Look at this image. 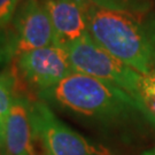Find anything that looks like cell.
<instances>
[{
  "label": "cell",
  "instance_id": "cell-11",
  "mask_svg": "<svg viewBox=\"0 0 155 155\" xmlns=\"http://www.w3.org/2000/svg\"><path fill=\"white\" fill-rule=\"evenodd\" d=\"M105 9L130 13H146L150 11L152 0H90Z\"/></svg>",
  "mask_w": 155,
  "mask_h": 155
},
{
  "label": "cell",
  "instance_id": "cell-9",
  "mask_svg": "<svg viewBox=\"0 0 155 155\" xmlns=\"http://www.w3.org/2000/svg\"><path fill=\"white\" fill-rule=\"evenodd\" d=\"M17 78L12 69H4L0 72V137L5 139L7 116L16 99Z\"/></svg>",
  "mask_w": 155,
  "mask_h": 155
},
{
  "label": "cell",
  "instance_id": "cell-4",
  "mask_svg": "<svg viewBox=\"0 0 155 155\" xmlns=\"http://www.w3.org/2000/svg\"><path fill=\"white\" fill-rule=\"evenodd\" d=\"M35 139H39L46 155H113L62 122L45 101L31 102Z\"/></svg>",
  "mask_w": 155,
  "mask_h": 155
},
{
  "label": "cell",
  "instance_id": "cell-8",
  "mask_svg": "<svg viewBox=\"0 0 155 155\" xmlns=\"http://www.w3.org/2000/svg\"><path fill=\"white\" fill-rule=\"evenodd\" d=\"M31 101L17 95L7 116L4 143L8 155H36L33 150Z\"/></svg>",
  "mask_w": 155,
  "mask_h": 155
},
{
  "label": "cell",
  "instance_id": "cell-10",
  "mask_svg": "<svg viewBox=\"0 0 155 155\" xmlns=\"http://www.w3.org/2000/svg\"><path fill=\"white\" fill-rule=\"evenodd\" d=\"M138 100L155 124V70L141 74L138 83Z\"/></svg>",
  "mask_w": 155,
  "mask_h": 155
},
{
  "label": "cell",
  "instance_id": "cell-7",
  "mask_svg": "<svg viewBox=\"0 0 155 155\" xmlns=\"http://www.w3.org/2000/svg\"><path fill=\"white\" fill-rule=\"evenodd\" d=\"M54 27L56 45L64 47L87 35L90 0H40Z\"/></svg>",
  "mask_w": 155,
  "mask_h": 155
},
{
  "label": "cell",
  "instance_id": "cell-1",
  "mask_svg": "<svg viewBox=\"0 0 155 155\" xmlns=\"http://www.w3.org/2000/svg\"><path fill=\"white\" fill-rule=\"evenodd\" d=\"M41 101L78 117L108 127L146 124L155 127L143 105L110 83L74 71L50 89L38 92Z\"/></svg>",
  "mask_w": 155,
  "mask_h": 155
},
{
  "label": "cell",
  "instance_id": "cell-14",
  "mask_svg": "<svg viewBox=\"0 0 155 155\" xmlns=\"http://www.w3.org/2000/svg\"><path fill=\"white\" fill-rule=\"evenodd\" d=\"M143 155H155V147L154 148H152V150H147V152H145Z\"/></svg>",
  "mask_w": 155,
  "mask_h": 155
},
{
  "label": "cell",
  "instance_id": "cell-5",
  "mask_svg": "<svg viewBox=\"0 0 155 155\" xmlns=\"http://www.w3.org/2000/svg\"><path fill=\"white\" fill-rule=\"evenodd\" d=\"M16 58L18 74L37 93L54 86L74 72L66 50L59 45L27 51Z\"/></svg>",
  "mask_w": 155,
  "mask_h": 155
},
{
  "label": "cell",
  "instance_id": "cell-3",
  "mask_svg": "<svg viewBox=\"0 0 155 155\" xmlns=\"http://www.w3.org/2000/svg\"><path fill=\"white\" fill-rule=\"evenodd\" d=\"M63 48L74 71L113 84L138 100V83L141 74L108 53L89 33Z\"/></svg>",
  "mask_w": 155,
  "mask_h": 155
},
{
  "label": "cell",
  "instance_id": "cell-2",
  "mask_svg": "<svg viewBox=\"0 0 155 155\" xmlns=\"http://www.w3.org/2000/svg\"><path fill=\"white\" fill-rule=\"evenodd\" d=\"M87 32L97 44L140 74L155 70V14L105 9L91 4Z\"/></svg>",
  "mask_w": 155,
  "mask_h": 155
},
{
  "label": "cell",
  "instance_id": "cell-6",
  "mask_svg": "<svg viewBox=\"0 0 155 155\" xmlns=\"http://www.w3.org/2000/svg\"><path fill=\"white\" fill-rule=\"evenodd\" d=\"M12 22L16 56L27 51L56 45L54 27L40 0H22Z\"/></svg>",
  "mask_w": 155,
  "mask_h": 155
},
{
  "label": "cell",
  "instance_id": "cell-12",
  "mask_svg": "<svg viewBox=\"0 0 155 155\" xmlns=\"http://www.w3.org/2000/svg\"><path fill=\"white\" fill-rule=\"evenodd\" d=\"M14 56H16V51L12 32L5 28H0V67L9 63Z\"/></svg>",
  "mask_w": 155,
  "mask_h": 155
},
{
  "label": "cell",
  "instance_id": "cell-13",
  "mask_svg": "<svg viewBox=\"0 0 155 155\" xmlns=\"http://www.w3.org/2000/svg\"><path fill=\"white\" fill-rule=\"evenodd\" d=\"M22 0H0V28H7L13 21Z\"/></svg>",
  "mask_w": 155,
  "mask_h": 155
},
{
  "label": "cell",
  "instance_id": "cell-15",
  "mask_svg": "<svg viewBox=\"0 0 155 155\" xmlns=\"http://www.w3.org/2000/svg\"><path fill=\"white\" fill-rule=\"evenodd\" d=\"M2 144H4V139L0 137V148H1V146H2Z\"/></svg>",
  "mask_w": 155,
  "mask_h": 155
}]
</instances>
